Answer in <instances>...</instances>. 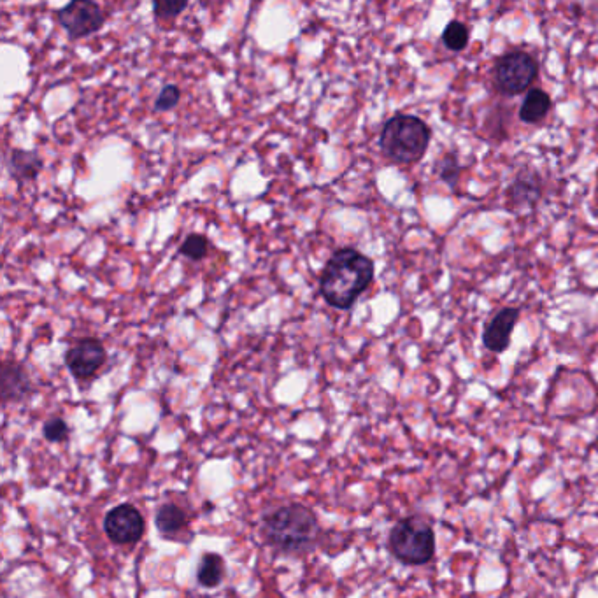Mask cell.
Here are the masks:
<instances>
[{
	"mask_svg": "<svg viewBox=\"0 0 598 598\" xmlns=\"http://www.w3.org/2000/svg\"><path fill=\"white\" fill-rule=\"evenodd\" d=\"M374 281V262L355 250L341 248L328 258L320 276V295L328 306L349 311Z\"/></svg>",
	"mask_w": 598,
	"mask_h": 598,
	"instance_id": "1",
	"label": "cell"
},
{
	"mask_svg": "<svg viewBox=\"0 0 598 598\" xmlns=\"http://www.w3.org/2000/svg\"><path fill=\"white\" fill-rule=\"evenodd\" d=\"M265 541L281 553H302L313 548L320 534L318 520L309 507L288 504L264 518Z\"/></svg>",
	"mask_w": 598,
	"mask_h": 598,
	"instance_id": "2",
	"label": "cell"
},
{
	"mask_svg": "<svg viewBox=\"0 0 598 598\" xmlns=\"http://www.w3.org/2000/svg\"><path fill=\"white\" fill-rule=\"evenodd\" d=\"M432 130L413 114H395L385 123L379 136V148L386 158L400 165H411L425 157Z\"/></svg>",
	"mask_w": 598,
	"mask_h": 598,
	"instance_id": "3",
	"label": "cell"
},
{
	"mask_svg": "<svg viewBox=\"0 0 598 598\" xmlns=\"http://www.w3.org/2000/svg\"><path fill=\"white\" fill-rule=\"evenodd\" d=\"M388 548L404 565H427L435 556L434 528L416 516L397 521L388 535Z\"/></svg>",
	"mask_w": 598,
	"mask_h": 598,
	"instance_id": "4",
	"label": "cell"
},
{
	"mask_svg": "<svg viewBox=\"0 0 598 598\" xmlns=\"http://www.w3.org/2000/svg\"><path fill=\"white\" fill-rule=\"evenodd\" d=\"M539 74V65L532 55L525 51L506 53L493 67V83L504 95H520L534 83Z\"/></svg>",
	"mask_w": 598,
	"mask_h": 598,
	"instance_id": "5",
	"label": "cell"
},
{
	"mask_svg": "<svg viewBox=\"0 0 598 598\" xmlns=\"http://www.w3.org/2000/svg\"><path fill=\"white\" fill-rule=\"evenodd\" d=\"M57 20L65 34L78 41L97 34L106 23V13L95 2L74 0L58 11Z\"/></svg>",
	"mask_w": 598,
	"mask_h": 598,
	"instance_id": "6",
	"label": "cell"
},
{
	"mask_svg": "<svg viewBox=\"0 0 598 598\" xmlns=\"http://www.w3.org/2000/svg\"><path fill=\"white\" fill-rule=\"evenodd\" d=\"M146 523H144L143 514L132 504H120L113 507L104 518V532L107 539L127 546V544H136L143 539Z\"/></svg>",
	"mask_w": 598,
	"mask_h": 598,
	"instance_id": "7",
	"label": "cell"
},
{
	"mask_svg": "<svg viewBox=\"0 0 598 598\" xmlns=\"http://www.w3.org/2000/svg\"><path fill=\"white\" fill-rule=\"evenodd\" d=\"M106 360V348L99 339H83L65 353V365L78 381L92 379L104 367Z\"/></svg>",
	"mask_w": 598,
	"mask_h": 598,
	"instance_id": "8",
	"label": "cell"
},
{
	"mask_svg": "<svg viewBox=\"0 0 598 598\" xmlns=\"http://www.w3.org/2000/svg\"><path fill=\"white\" fill-rule=\"evenodd\" d=\"M518 320H520L518 307H504L502 311L495 314L483 332L485 348L493 353H504L511 344V334Z\"/></svg>",
	"mask_w": 598,
	"mask_h": 598,
	"instance_id": "9",
	"label": "cell"
},
{
	"mask_svg": "<svg viewBox=\"0 0 598 598\" xmlns=\"http://www.w3.org/2000/svg\"><path fill=\"white\" fill-rule=\"evenodd\" d=\"M32 392L29 374L16 362H4L2 365V402H20Z\"/></svg>",
	"mask_w": 598,
	"mask_h": 598,
	"instance_id": "10",
	"label": "cell"
},
{
	"mask_svg": "<svg viewBox=\"0 0 598 598\" xmlns=\"http://www.w3.org/2000/svg\"><path fill=\"white\" fill-rule=\"evenodd\" d=\"M43 158L36 151L13 150L9 153L8 169L18 185L29 183L43 171Z\"/></svg>",
	"mask_w": 598,
	"mask_h": 598,
	"instance_id": "11",
	"label": "cell"
},
{
	"mask_svg": "<svg viewBox=\"0 0 598 598\" xmlns=\"http://www.w3.org/2000/svg\"><path fill=\"white\" fill-rule=\"evenodd\" d=\"M541 179L532 171L521 172L509 188V199L516 207H532L541 199Z\"/></svg>",
	"mask_w": 598,
	"mask_h": 598,
	"instance_id": "12",
	"label": "cell"
},
{
	"mask_svg": "<svg viewBox=\"0 0 598 598\" xmlns=\"http://www.w3.org/2000/svg\"><path fill=\"white\" fill-rule=\"evenodd\" d=\"M549 109H551V99L548 93L541 88H534L527 93V99L521 104V122L535 125L548 116Z\"/></svg>",
	"mask_w": 598,
	"mask_h": 598,
	"instance_id": "13",
	"label": "cell"
},
{
	"mask_svg": "<svg viewBox=\"0 0 598 598\" xmlns=\"http://www.w3.org/2000/svg\"><path fill=\"white\" fill-rule=\"evenodd\" d=\"M155 525L162 535H176L188 525V514L176 504H164L157 511Z\"/></svg>",
	"mask_w": 598,
	"mask_h": 598,
	"instance_id": "14",
	"label": "cell"
},
{
	"mask_svg": "<svg viewBox=\"0 0 598 598\" xmlns=\"http://www.w3.org/2000/svg\"><path fill=\"white\" fill-rule=\"evenodd\" d=\"M225 577V562L220 555L216 553H206L202 556L197 569V579H199L200 586L204 588H216L220 586L221 581Z\"/></svg>",
	"mask_w": 598,
	"mask_h": 598,
	"instance_id": "15",
	"label": "cell"
},
{
	"mask_svg": "<svg viewBox=\"0 0 598 598\" xmlns=\"http://www.w3.org/2000/svg\"><path fill=\"white\" fill-rule=\"evenodd\" d=\"M442 44L449 51H462L469 46V29L462 22H449L442 32Z\"/></svg>",
	"mask_w": 598,
	"mask_h": 598,
	"instance_id": "16",
	"label": "cell"
},
{
	"mask_svg": "<svg viewBox=\"0 0 598 598\" xmlns=\"http://www.w3.org/2000/svg\"><path fill=\"white\" fill-rule=\"evenodd\" d=\"M179 253L192 262H200L209 253V241L202 234L186 235L185 241L179 248Z\"/></svg>",
	"mask_w": 598,
	"mask_h": 598,
	"instance_id": "17",
	"label": "cell"
},
{
	"mask_svg": "<svg viewBox=\"0 0 598 598\" xmlns=\"http://www.w3.org/2000/svg\"><path fill=\"white\" fill-rule=\"evenodd\" d=\"M435 171H437L439 178H441L444 183H448L449 186H455V183H458V178H460L462 167L458 164L455 155H446V157H442L441 160L437 162Z\"/></svg>",
	"mask_w": 598,
	"mask_h": 598,
	"instance_id": "18",
	"label": "cell"
},
{
	"mask_svg": "<svg viewBox=\"0 0 598 598\" xmlns=\"http://www.w3.org/2000/svg\"><path fill=\"white\" fill-rule=\"evenodd\" d=\"M181 100V90L176 85H165L162 92L158 93L157 100H155V109L158 113H165V111H172L176 109Z\"/></svg>",
	"mask_w": 598,
	"mask_h": 598,
	"instance_id": "19",
	"label": "cell"
},
{
	"mask_svg": "<svg viewBox=\"0 0 598 598\" xmlns=\"http://www.w3.org/2000/svg\"><path fill=\"white\" fill-rule=\"evenodd\" d=\"M186 8H188L186 2H155L153 4L155 16H157L158 20H162V22L176 20Z\"/></svg>",
	"mask_w": 598,
	"mask_h": 598,
	"instance_id": "20",
	"label": "cell"
},
{
	"mask_svg": "<svg viewBox=\"0 0 598 598\" xmlns=\"http://www.w3.org/2000/svg\"><path fill=\"white\" fill-rule=\"evenodd\" d=\"M69 435V425L62 418H50L44 423V437L50 442H62Z\"/></svg>",
	"mask_w": 598,
	"mask_h": 598,
	"instance_id": "21",
	"label": "cell"
}]
</instances>
